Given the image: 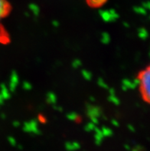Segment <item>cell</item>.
Returning a JSON list of instances; mask_svg holds the SVG:
<instances>
[{
    "label": "cell",
    "instance_id": "1",
    "mask_svg": "<svg viewBox=\"0 0 150 151\" xmlns=\"http://www.w3.org/2000/svg\"><path fill=\"white\" fill-rule=\"evenodd\" d=\"M139 82L143 98L149 101L150 95V71L149 68L139 74Z\"/></svg>",
    "mask_w": 150,
    "mask_h": 151
},
{
    "label": "cell",
    "instance_id": "2",
    "mask_svg": "<svg viewBox=\"0 0 150 151\" xmlns=\"http://www.w3.org/2000/svg\"><path fill=\"white\" fill-rule=\"evenodd\" d=\"M9 12V5L6 0H0V42H4L6 38L2 22Z\"/></svg>",
    "mask_w": 150,
    "mask_h": 151
}]
</instances>
